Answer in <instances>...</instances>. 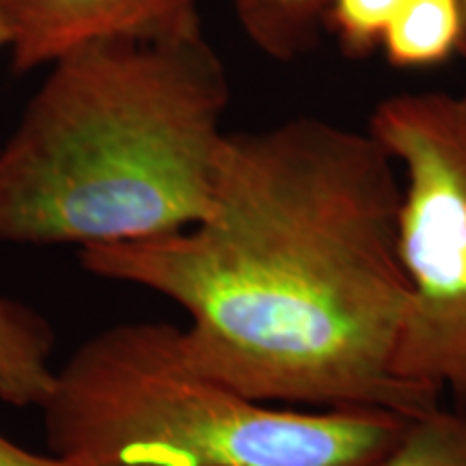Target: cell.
Instances as JSON below:
<instances>
[{"instance_id":"obj_1","label":"cell","mask_w":466,"mask_h":466,"mask_svg":"<svg viewBox=\"0 0 466 466\" xmlns=\"http://www.w3.org/2000/svg\"><path fill=\"white\" fill-rule=\"evenodd\" d=\"M400 203L398 165L374 134L296 116L227 134L199 223L80 261L182 307L184 359L248 398L417 417L441 400L395 374Z\"/></svg>"},{"instance_id":"obj_2","label":"cell","mask_w":466,"mask_h":466,"mask_svg":"<svg viewBox=\"0 0 466 466\" xmlns=\"http://www.w3.org/2000/svg\"><path fill=\"white\" fill-rule=\"evenodd\" d=\"M48 67L0 149V242L106 247L206 217L229 78L201 26L97 42Z\"/></svg>"},{"instance_id":"obj_3","label":"cell","mask_w":466,"mask_h":466,"mask_svg":"<svg viewBox=\"0 0 466 466\" xmlns=\"http://www.w3.org/2000/svg\"><path fill=\"white\" fill-rule=\"evenodd\" d=\"M42 412L52 453L86 466H382L412 419L248 398L197 371L160 322L89 337Z\"/></svg>"},{"instance_id":"obj_4","label":"cell","mask_w":466,"mask_h":466,"mask_svg":"<svg viewBox=\"0 0 466 466\" xmlns=\"http://www.w3.org/2000/svg\"><path fill=\"white\" fill-rule=\"evenodd\" d=\"M370 132L401 171L406 309L395 374L466 404V89L387 97Z\"/></svg>"},{"instance_id":"obj_5","label":"cell","mask_w":466,"mask_h":466,"mask_svg":"<svg viewBox=\"0 0 466 466\" xmlns=\"http://www.w3.org/2000/svg\"><path fill=\"white\" fill-rule=\"evenodd\" d=\"M17 72L110 39L162 37L201 26L195 0H0Z\"/></svg>"},{"instance_id":"obj_6","label":"cell","mask_w":466,"mask_h":466,"mask_svg":"<svg viewBox=\"0 0 466 466\" xmlns=\"http://www.w3.org/2000/svg\"><path fill=\"white\" fill-rule=\"evenodd\" d=\"M55 333L46 318L0 296V400L9 406L42 408L52 391Z\"/></svg>"},{"instance_id":"obj_7","label":"cell","mask_w":466,"mask_h":466,"mask_svg":"<svg viewBox=\"0 0 466 466\" xmlns=\"http://www.w3.org/2000/svg\"><path fill=\"white\" fill-rule=\"evenodd\" d=\"M458 0H404L384 33L380 50L398 69H430L460 52Z\"/></svg>"},{"instance_id":"obj_8","label":"cell","mask_w":466,"mask_h":466,"mask_svg":"<svg viewBox=\"0 0 466 466\" xmlns=\"http://www.w3.org/2000/svg\"><path fill=\"white\" fill-rule=\"evenodd\" d=\"M330 0H233L236 17L255 48L294 61L318 44Z\"/></svg>"},{"instance_id":"obj_9","label":"cell","mask_w":466,"mask_h":466,"mask_svg":"<svg viewBox=\"0 0 466 466\" xmlns=\"http://www.w3.org/2000/svg\"><path fill=\"white\" fill-rule=\"evenodd\" d=\"M382 466H466V404L412 417Z\"/></svg>"},{"instance_id":"obj_10","label":"cell","mask_w":466,"mask_h":466,"mask_svg":"<svg viewBox=\"0 0 466 466\" xmlns=\"http://www.w3.org/2000/svg\"><path fill=\"white\" fill-rule=\"evenodd\" d=\"M404 0H330L324 28L335 35L350 58H367L380 50L382 37Z\"/></svg>"},{"instance_id":"obj_11","label":"cell","mask_w":466,"mask_h":466,"mask_svg":"<svg viewBox=\"0 0 466 466\" xmlns=\"http://www.w3.org/2000/svg\"><path fill=\"white\" fill-rule=\"evenodd\" d=\"M0 466H86L80 460L69 456H39V453L22 450L20 445L11 442L0 434Z\"/></svg>"},{"instance_id":"obj_12","label":"cell","mask_w":466,"mask_h":466,"mask_svg":"<svg viewBox=\"0 0 466 466\" xmlns=\"http://www.w3.org/2000/svg\"><path fill=\"white\" fill-rule=\"evenodd\" d=\"M460 11H462V42H460V52L466 58V0H458Z\"/></svg>"},{"instance_id":"obj_13","label":"cell","mask_w":466,"mask_h":466,"mask_svg":"<svg viewBox=\"0 0 466 466\" xmlns=\"http://www.w3.org/2000/svg\"><path fill=\"white\" fill-rule=\"evenodd\" d=\"M7 46H9V31H7V25H5L3 9H0V48H7Z\"/></svg>"}]
</instances>
